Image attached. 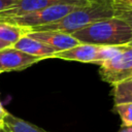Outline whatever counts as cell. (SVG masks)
I'll use <instances>...</instances> for the list:
<instances>
[{
	"instance_id": "1",
	"label": "cell",
	"mask_w": 132,
	"mask_h": 132,
	"mask_svg": "<svg viewBox=\"0 0 132 132\" xmlns=\"http://www.w3.org/2000/svg\"><path fill=\"white\" fill-rule=\"evenodd\" d=\"M118 11L117 0H95L86 6H80L62 18L61 20L43 26L30 28V31H58L67 34L99 20L116 16Z\"/></svg>"
},
{
	"instance_id": "2",
	"label": "cell",
	"mask_w": 132,
	"mask_h": 132,
	"mask_svg": "<svg viewBox=\"0 0 132 132\" xmlns=\"http://www.w3.org/2000/svg\"><path fill=\"white\" fill-rule=\"evenodd\" d=\"M80 43L96 45L132 44L130 26L118 16L94 22L71 34Z\"/></svg>"
},
{
	"instance_id": "3",
	"label": "cell",
	"mask_w": 132,
	"mask_h": 132,
	"mask_svg": "<svg viewBox=\"0 0 132 132\" xmlns=\"http://www.w3.org/2000/svg\"><path fill=\"white\" fill-rule=\"evenodd\" d=\"M77 7L80 6L71 5V4H57L18 16L2 18L0 19V21L30 29V28L55 23L61 20L62 18H64L65 15H67L68 13H70L71 11H73L74 9H76Z\"/></svg>"
},
{
	"instance_id": "4",
	"label": "cell",
	"mask_w": 132,
	"mask_h": 132,
	"mask_svg": "<svg viewBox=\"0 0 132 132\" xmlns=\"http://www.w3.org/2000/svg\"><path fill=\"white\" fill-rule=\"evenodd\" d=\"M99 74L103 81L114 86L132 80V44L125 45L116 57L99 65Z\"/></svg>"
},
{
	"instance_id": "5",
	"label": "cell",
	"mask_w": 132,
	"mask_h": 132,
	"mask_svg": "<svg viewBox=\"0 0 132 132\" xmlns=\"http://www.w3.org/2000/svg\"><path fill=\"white\" fill-rule=\"evenodd\" d=\"M90 0H13L12 4L5 10L0 11V19L18 16L32 11H36L52 5L57 4H71L78 6L88 5Z\"/></svg>"
},
{
	"instance_id": "6",
	"label": "cell",
	"mask_w": 132,
	"mask_h": 132,
	"mask_svg": "<svg viewBox=\"0 0 132 132\" xmlns=\"http://www.w3.org/2000/svg\"><path fill=\"white\" fill-rule=\"evenodd\" d=\"M41 61L40 58L28 55L12 46L0 50V73L21 71Z\"/></svg>"
},
{
	"instance_id": "7",
	"label": "cell",
	"mask_w": 132,
	"mask_h": 132,
	"mask_svg": "<svg viewBox=\"0 0 132 132\" xmlns=\"http://www.w3.org/2000/svg\"><path fill=\"white\" fill-rule=\"evenodd\" d=\"M27 35L51 46L56 53L72 48L80 43L71 34L58 31H30Z\"/></svg>"
},
{
	"instance_id": "8",
	"label": "cell",
	"mask_w": 132,
	"mask_h": 132,
	"mask_svg": "<svg viewBox=\"0 0 132 132\" xmlns=\"http://www.w3.org/2000/svg\"><path fill=\"white\" fill-rule=\"evenodd\" d=\"M100 50L101 45L79 43L72 48L56 53L53 58L67 61H77L82 63H93L98 65L100 60Z\"/></svg>"
},
{
	"instance_id": "9",
	"label": "cell",
	"mask_w": 132,
	"mask_h": 132,
	"mask_svg": "<svg viewBox=\"0 0 132 132\" xmlns=\"http://www.w3.org/2000/svg\"><path fill=\"white\" fill-rule=\"evenodd\" d=\"M11 46L13 48L24 52L28 55L40 58L41 60L53 58L54 55L56 54V51L54 48H52L51 46L46 45L45 43H43L39 40L29 37L28 35H25L22 38H20Z\"/></svg>"
},
{
	"instance_id": "10",
	"label": "cell",
	"mask_w": 132,
	"mask_h": 132,
	"mask_svg": "<svg viewBox=\"0 0 132 132\" xmlns=\"http://www.w3.org/2000/svg\"><path fill=\"white\" fill-rule=\"evenodd\" d=\"M3 126L8 132H47L30 122L11 114L8 111L5 114Z\"/></svg>"
},
{
	"instance_id": "11",
	"label": "cell",
	"mask_w": 132,
	"mask_h": 132,
	"mask_svg": "<svg viewBox=\"0 0 132 132\" xmlns=\"http://www.w3.org/2000/svg\"><path fill=\"white\" fill-rule=\"evenodd\" d=\"M28 32H29V28L15 26L0 21V40L7 42L10 45L15 43L23 36L27 35Z\"/></svg>"
},
{
	"instance_id": "12",
	"label": "cell",
	"mask_w": 132,
	"mask_h": 132,
	"mask_svg": "<svg viewBox=\"0 0 132 132\" xmlns=\"http://www.w3.org/2000/svg\"><path fill=\"white\" fill-rule=\"evenodd\" d=\"M112 97L114 104L132 102V80L112 86Z\"/></svg>"
},
{
	"instance_id": "13",
	"label": "cell",
	"mask_w": 132,
	"mask_h": 132,
	"mask_svg": "<svg viewBox=\"0 0 132 132\" xmlns=\"http://www.w3.org/2000/svg\"><path fill=\"white\" fill-rule=\"evenodd\" d=\"M113 112L120 116L122 121V127L132 126V102H123L114 104Z\"/></svg>"
},
{
	"instance_id": "14",
	"label": "cell",
	"mask_w": 132,
	"mask_h": 132,
	"mask_svg": "<svg viewBox=\"0 0 132 132\" xmlns=\"http://www.w3.org/2000/svg\"><path fill=\"white\" fill-rule=\"evenodd\" d=\"M118 11H117V14L116 16L122 19L123 21H125L131 28L132 30V9H129V8H126L122 3H120L118 0Z\"/></svg>"
},
{
	"instance_id": "15",
	"label": "cell",
	"mask_w": 132,
	"mask_h": 132,
	"mask_svg": "<svg viewBox=\"0 0 132 132\" xmlns=\"http://www.w3.org/2000/svg\"><path fill=\"white\" fill-rule=\"evenodd\" d=\"M13 0H0V11L5 10L12 4Z\"/></svg>"
},
{
	"instance_id": "16",
	"label": "cell",
	"mask_w": 132,
	"mask_h": 132,
	"mask_svg": "<svg viewBox=\"0 0 132 132\" xmlns=\"http://www.w3.org/2000/svg\"><path fill=\"white\" fill-rule=\"evenodd\" d=\"M6 112H7V110L2 106L1 101H0V125H3V121H4V118H5Z\"/></svg>"
},
{
	"instance_id": "17",
	"label": "cell",
	"mask_w": 132,
	"mask_h": 132,
	"mask_svg": "<svg viewBox=\"0 0 132 132\" xmlns=\"http://www.w3.org/2000/svg\"><path fill=\"white\" fill-rule=\"evenodd\" d=\"M119 1V0H118ZM120 3H122L126 8L132 9V0H123V1H119Z\"/></svg>"
},
{
	"instance_id": "18",
	"label": "cell",
	"mask_w": 132,
	"mask_h": 132,
	"mask_svg": "<svg viewBox=\"0 0 132 132\" xmlns=\"http://www.w3.org/2000/svg\"><path fill=\"white\" fill-rule=\"evenodd\" d=\"M118 132H132V126L122 127V128H121V130H119Z\"/></svg>"
},
{
	"instance_id": "19",
	"label": "cell",
	"mask_w": 132,
	"mask_h": 132,
	"mask_svg": "<svg viewBox=\"0 0 132 132\" xmlns=\"http://www.w3.org/2000/svg\"><path fill=\"white\" fill-rule=\"evenodd\" d=\"M9 46H11L9 43H7V42H4V41H1V40H0V50L5 48V47H9Z\"/></svg>"
},
{
	"instance_id": "20",
	"label": "cell",
	"mask_w": 132,
	"mask_h": 132,
	"mask_svg": "<svg viewBox=\"0 0 132 132\" xmlns=\"http://www.w3.org/2000/svg\"><path fill=\"white\" fill-rule=\"evenodd\" d=\"M0 132H8V131H7V130L4 128V126H3L2 128H0Z\"/></svg>"
},
{
	"instance_id": "21",
	"label": "cell",
	"mask_w": 132,
	"mask_h": 132,
	"mask_svg": "<svg viewBox=\"0 0 132 132\" xmlns=\"http://www.w3.org/2000/svg\"><path fill=\"white\" fill-rule=\"evenodd\" d=\"M3 127V125H0V128H2Z\"/></svg>"
},
{
	"instance_id": "22",
	"label": "cell",
	"mask_w": 132,
	"mask_h": 132,
	"mask_svg": "<svg viewBox=\"0 0 132 132\" xmlns=\"http://www.w3.org/2000/svg\"><path fill=\"white\" fill-rule=\"evenodd\" d=\"M90 1H95V0H90Z\"/></svg>"
}]
</instances>
